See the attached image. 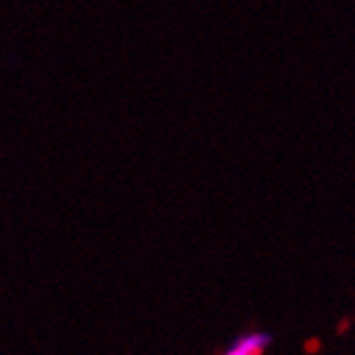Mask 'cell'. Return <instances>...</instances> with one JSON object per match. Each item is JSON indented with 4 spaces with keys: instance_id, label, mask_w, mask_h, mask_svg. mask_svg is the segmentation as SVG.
Here are the masks:
<instances>
[{
    "instance_id": "cell-1",
    "label": "cell",
    "mask_w": 355,
    "mask_h": 355,
    "mask_svg": "<svg viewBox=\"0 0 355 355\" xmlns=\"http://www.w3.org/2000/svg\"><path fill=\"white\" fill-rule=\"evenodd\" d=\"M269 338L265 334H250V336L241 338L237 345H233L224 355H261L267 347Z\"/></svg>"
}]
</instances>
